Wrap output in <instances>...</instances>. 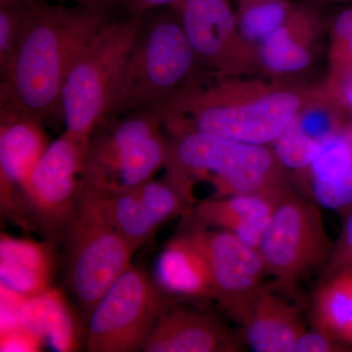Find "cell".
Wrapping results in <instances>:
<instances>
[{
    "instance_id": "cb8c5ba5",
    "label": "cell",
    "mask_w": 352,
    "mask_h": 352,
    "mask_svg": "<svg viewBox=\"0 0 352 352\" xmlns=\"http://www.w3.org/2000/svg\"><path fill=\"white\" fill-rule=\"evenodd\" d=\"M105 193L113 223L124 239L138 251L151 239L159 227L148 214L135 190Z\"/></svg>"
},
{
    "instance_id": "2e32d148",
    "label": "cell",
    "mask_w": 352,
    "mask_h": 352,
    "mask_svg": "<svg viewBox=\"0 0 352 352\" xmlns=\"http://www.w3.org/2000/svg\"><path fill=\"white\" fill-rule=\"evenodd\" d=\"M278 200L258 194H236L198 201L187 217L197 226L226 231L258 249Z\"/></svg>"
},
{
    "instance_id": "277c9868",
    "label": "cell",
    "mask_w": 352,
    "mask_h": 352,
    "mask_svg": "<svg viewBox=\"0 0 352 352\" xmlns=\"http://www.w3.org/2000/svg\"><path fill=\"white\" fill-rule=\"evenodd\" d=\"M201 71L175 7L148 12L103 120L154 107Z\"/></svg>"
},
{
    "instance_id": "ba28073f",
    "label": "cell",
    "mask_w": 352,
    "mask_h": 352,
    "mask_svg": "<svg viewBox=\"0 0 352 352\" xmlns=\"http://www.w3.org/2000/svg\"><path fill=\"white\" fill-rule=\"evenodd\" d=\"M333 245L318 205L292 192L278 201L258 250L268 275L300 284L325 270Z\"/></svg>"
},
{
    "instance_id": "ffe728a7",
    "label": "cell",
    "mask_w": 352,
    "mask_h": 352,
    "mask_svg": "<svg viewBox=\"0 0 352 352\" xmlns=\"http://www.w3.org/2000/svg\"><path fill=\"white\" fill-rule=\"evenodd\" d=\"M166 152V138L159 132L105 166L85 173L83 183L107 193L135 189L164 166Z\"/></svg>"
},
{
    "instance_id": "7a4b0ae2",
    "label": "cell",
    "mask_w": 352,
    "mask_h": 352,
    "mask_svg": "<svg viewBox=\"0 0 352 352\" xmlns=\"http://www.w3.org/2000/svg\"><path fill=\"white\" fill-rule=\"evenodd\" d=\"M107 17L82 6L34 0L17 47L1 73V109L50 124L62 120L60 100L69 69Z\"/></svg>"
},
{
    "instance_id": "7402d4cb",
    "label": "cell",
    "mask_w": 352,
    "mask_h": 352,
    "mask_svg": "<svg viewBox=\"0 0 352 352\" xmlns=\"http://www.w3.org/2000/svg\"><path fill=\"white\" fill-rule=\"evenodd\" d=\"M23 325L41 339L47 340L57 351H76L78 344V327L61 294L55 289L25 298Z\"/></svg>"
},
{
    "instance_id": "4316f807",
    "label": "cell",
    "mask_w": 352,
    "mask_h": 352,
    "mask_svg": "<svg viewBox=\"0 0 352 352\" xmlns=\"http://www.w3.org/2000/svg\"><path fill=\"white\" fill-rule=\"evenodd\" d=\"M330 32L331 74L352 68V6L333 16Z\"/></svg>"
},
{
    "instance_id": "d6a6232c",
    "label": "cell",
    "mask_w": 352,
    "mask_h": 352,
    "mask_svg": "<svg viewBox=\"0 0 352 352\" xmlns=\"http://www.w3.org/2000/svg\"><path fill=\"white\" fill-rule=\"evenodd\" d=\"M76 6L98 11V12L109 13L117 6L120 0H71Z\"/></svg>"
},
{
    "instance_id": "ac0fdd59",
    "label": "cell",
    "mask_w": 352,
    "mask_h": 352,
    "mask_svg": "<svg viewBox=\"0 0 352 352\" xmlns=\"http://www.w3.org/2000/svg\"><path fill=\"white\" fill-rule=\"evenodd\" d=\"M155 277L162 291L178 300H217L207 258L186 231L164 248L157 258Z\"/></svg>"
},
{
    "instance_id": "30bf717a",
    "label": "cell",
    "mask_w": 352,
    "mask_h": 352,
    "mask_svg": "<svg viewBox=\"0 0 352 352\" xmlns=\"http://www.w3.org/2000/svg\"><path fill=\"white\" fill-rule=\"evenodd\" d=\"M241 327V337L256 352H292L305 330L309 296L300 284L273 278L219 305Z\"/></svg>"
},
{
    "instance_id": "5b68a950",
    "label": "cell",
    "mask_w": 352,
    "mask_h": 352,
    "mask_svg": "<svg viewBox=\"0 0 352 352\" xmlns=\"http://www.w3.org/2000/svg\"><path fill=\"white\" fill-rule=\"evenodd\" d=\"M65 237L67 285L87 317L113 282L131 267L136 250L113 223L105 192L85 183Z\"/></svg>"
},
{
    "instance_id": "d4e9b609",
    "label": "cell",
    "mask_w": 352,
    "mask_h": 352,
    "mask_svg": "<svg viewBox=\"0 0 352 352\" xmlns=\"http://www.w3.org/2000/svg\"><path fill=\"white\" fill-rule=\"evenodd\" d=\"M134 190L157 227L179 215L187 217L191 212L189 204L166 180L152 178Z\"/></svg>"
},
{
    "instance_id": "6da1fadb",
    "label": "cell",
    "mask_w": 352,
    "mask_h": 352,
    "mask_svg": "<svg viewBox=\"0 0 352 352\" xmlns=\"http://www.w3.org/2000/svg\"><path fill=\"white\" fill-rule=\"evenodd\" d=\"M316 89L285 82L201 75L168 100L150 108L164 131L203 132L248 144L270 146Z\"/></svg>"
},
{
    "instance_id": "4fadbf2b",
    "label": "cell",
    "mask_w": 352,
    "mask_h": 352,
    "mask_svg": "<svg viewBox=\"0 0 352 352\" xmlns=\"http://www.w3.org/2000/svg\"><path fill=\"white\" fill-rule=\"evenodd\" d=\"M243 342L214 314L175 302L160 315L141 351L237 352Z\"/></svg>"
},
{
    "instance_id": "5bb4252c",
    "label": "cell",
    "mask_w": 352,
    "mask_h": 352,
    "mask_svg": "<svg viewBox=\"0 0 352 352\" xmlns=\"http://www.w3.org/2000/svg\"><path fill=\"white\" fill-rule=\"evenodd\" d=\"M186 232L207 258L219 305L254 288L268 275L258 250L232 234L197 224Z\"/></svg>"
},
{
    "instance_id": "3957f363",
    "label": "cell",
    "mask_w": 352,
    "mask_h": 352,
    "mask_svg": "<svg viewBox=\"0 0 352 352\" xmlns=\"http://www.w3.org/2000/svg\"><path fill=\"white\" fill-rule=\"evenodd\" d=\"M166 180L193 208L195 187L207 182L214 197L258 194L280 201L295 192L288 171L270 146L248 144L203 132L168 134Z\"/></svg>"
},
{
    "instance_id": "1f68e13d",
    "label": "cell",
    "mask_w": 352,
    "mask_h": 352,
    "mask_svg": "<svg viewBox=\"0 0 352 352\" xmlns=\"http://www.w3.org/2000/svg\"><path fill=\"white\" fill-rule=\"evenodd\" d=\"M178 0H131L132 15L144 16L157 9L173 7Z\"/></svg>"
},
{
    "instance_id": "f1b7e54d",
    "label": "cell",
    "mask_w": 352,
    "mask_h": 352,
    "mask_svg": "<svg viewBox=\"0 0 352 352\" xmlns=\"http://www.w3.org/2000/svg\"><path fill=\"white\" fill-rule=\"evenodd\" d=\"M349 265H352V207L347 210L342 234L333 245L332 256L323 270V274Z\"/></svg>"
},
{
    "instance_id": "44dd1931",
    "label": "cell",
    "mask_w": 352,
    "mask_h": 352,
    "mask_svg": "<svg viewBox=\"0 0 352 352\" xmlns=\"http://www.w3.org/2000/svg\"><path fill=\"white\" fill-rule=\"evenodd\" d=\"M308 323L352 347V265L322 275L309 296Z\"/></svg>"
},
{
    "instance_id": "8fae6325",
    "label": "cell",
    "mask_w": 352,
    "mask_h": 352,
    "mask_svg": "<svg viewBox=\"0 0 352 352\" xmlns=\"http://www.w3.org/2000/svg\"><path fill=\"white\" fill-rule=\"evenodd\" d=\"M173 7L201 69L235 76L258 69L256 50L241 36L229 0H178Z\"/></svg>"
},
{
    "instance_id": "7c38bea8",
    "label": "cell",
    "mask_w": 352,
    "mask_h": 352,
    "mask_svg": "<svg viewBox=\"0 0 352 352\" xmlns=\"http://www.w3.org/2000/svg\"><path fill=\"white\" fill-rule=\"evenodd\" d=\"M45 122L28 113L0 110V195L2 212L25 223L22 190L50 144Z\"/></svg>"
},
{
    "instance_id": "4dcf8cb0",
    "label": "cell",
    "mask_w": 352,
    "mask_h": 352,
    "mask_svg": "<svg viewBox=\"0 0 352 352\" xmlns=\"http://www.w3.org/2000/svg\"><path fill=\"white\" fill-rule=\"evenodd\" d=\"M323 88L340 107L352 112V68L331 74Z\"/></svg>"
},
{
    "instance_id": "8992f818",
    "label": "cell",
    "mask_w": 352,
    "mask_h": 352,
    "mask_svg": "<svg viewBox=\"0 0 352 352\" xmlns=\"http://www.w3.org/2000/svg\"><path fill=\"white\" fill-rule=\"evenodd\" d=\"M143 16L105 23L76 58L62 88L65 131L89 142L105 118L135 43Z\"/></svg>"
},
{
    "instance_id": "e0dca14e",
    "label": "cell",
    "mask_w": 352,
    "mask_h": 352,
    "mask_svg": "<svg viewBox=\"0 0 352 352\" xmlns=\"http://www.w3.org/2000/svg\"><path fill=\"white\" fill-rule=\"evenodd\" d=\"M58 266L52 242H36L2 234L0 240L1 286L23 298L50 291Z\"/></svg>"
},
{
    "instance_id": "603a6c76",
    "label": "cell",
    "mask_w": 352,
    "mask_h": 352,
    "mask_svg": "<svg viewBox=\"0 0 352 352\" xmlns=\"http://www.w3.org/2000/svg\"><path fill=\"white\" fill-rule=\"evenodd\" d=\"M236 17L241 36L256 50L276 31L295 6L292 0H236Z\"/></svg>"
},
{
    "instance_id": "83f0119b",
    "label": "cell",
    "mask_w": 352,
    "mask_h": 352,
    "mask_svg": "<svg viewBox=\"0 0 352 352\" xmlns=\"http://www.w3.org/2000/svg\"><path fill=\"white\" fill-rule=\"evenodd\" d=\"M352 351V347L342 344L328 333L310 327L296 339L292 352H344Z\"/></svg>"
},
{
    "instance_id": "52a82bcc",
    "label": "cell",
    "mask_w": 352,
    "mask_h": 352,
    "mask_svg": "<svg viewBox=\"0 0 352 352\" xmlns=\"http://www.w3.org/2000/svg\"><path fill=\"white\" fill-rule=\"evenodd\" d=\"M178 298L166 295L131 265L87 316L85 344L90 352L141 351L162 312Z\"/></svg>"
},
{
    "instance_id": "9a60e30c",
    "label": "cell",
    "mask_w": 352,
    "mask_h": 352,
    "mask_svg": "<svg viewBox=\"0 0 352 352\" xmlns=\"http://www.w3.org/2000/svg\"><path fill=\"white\" fill-rule=\"evenodd\" d=\"M322 18L312 3H295L286 21L256 47V67L274 76L307 71L315 58Z\"/></svg>"
},
{
    "instance_id": "484cf974",
    "label": "cell",
    "mask_w": 352,
    "mask_h": 352,
    "mask_svg": "<svg viewBox=\"0 0 352 352\" xmlns=\"http://www.w3.org/2000/svg\"><path fill=\"white\" fill-rule=\"evenodd\" d=\"M34 0H0V73L19 43Z\"/></svg>"
},
{
    "instance_id": "f546056e",
    "label": "cell",
    "mask_w": 352,
    "mask_h": 352,
    "mask_svg": "<svg viewBox=\"0 0 352 352\" xmlns=\"http://www.w3.org/2000/svg\"><path fill=\"white\" fill-rule=\"evenodd\" d=\"M41 338L24 325L1 332V351H36Z\"/></svg>"
},
{
    "instance_id": "d6986e66",
    "label": "cell",
    "mask_w": 352,
    "mask_h": 352,
    "mask_svg": "<svg viewBox=\"0 0 352 352\" xmlns=\"http://www.w3.org/2000/svg\"><path fill=\"white\" fill-rule=\"evenodd\" d=\"M309 197L332 210L352 207V127L329 139L302 173Z\"/></svg>"
},
{
    "instance_id": "836d02e7",
    "label": "cell",
    "mask_w": 352,
    "mask_h": 352,
    "mask_svg": "<svg viewBox=\"0 0 352 352\" xmlns=\"http://www.w3.org/2000/svg\"><path fill=\"white\" fill-rule=\"evenodd\" d=\"M308 1L316 2V3H320V2H324V3H328V2L351 1V0H308Z\"/></svg>"
},
{
    "instance_id": "9c48e42d",
    "label": "cell",
    "mask_w": 352,
    "mask_h": 352,
    "mask_svg": "<svg viewBox=\"0 0 352 352\" xmlns=\"http://www.w3.org/2000/svg\"><path fill=\"white\" fill-rule=\"evenodd\" d=\"M88 142L64 131L39 157L22 190L25 219L53 242L65 237L82 190Z\"/></svg>"
}]
</instances>
